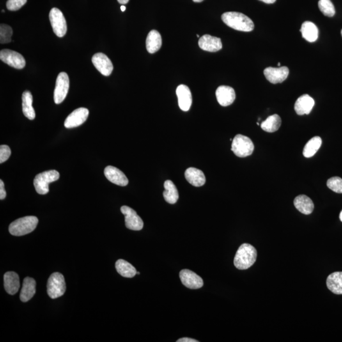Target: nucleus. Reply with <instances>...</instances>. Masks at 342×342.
Wrapping results in <instances>:
<instances>
[{"label":"nucleus","instance_id":"1","mask_svg":"<svg viewBox=\"0 0 342 342\" xmlns=\"http://www.w3.org/2000/svg\"><path fill=\"white\" fill-rule=\"evenodd\" d=\"M221 19L225 24L237 31L250 32L254 29L253 21L247 15L236 11H228L222 15Z\"/></svg>","mask_w":342,"mask_h":342},{"label":"nucleus","instance_id":"2","mask_svg":"<svg viewBox=\"0 0 342 342\" xmlns=\"http://www.w3.org/2000/svg\"><path fill=\"white\" fill-rule=\"evenodd\" d=\"M257 257L258 252L256 249L249 243H243L236 252L234 265L238 270H247L256 263Z\"/></svg>","mask_w":342,"mask_h":342},{"label":"nucleus","instance_id":"3","mask_svg":"<svg viewBox=\"0 0 342 342\" xmlns=\"http://www.w3.org/2000/svg\"><path fill=\"white\" fill-rule=\"evenodd\" d=\"M38 224V219L35 216L19 218L11 222L9 226V232L13 236L26 235L33 232L36 229Z\"/></svg>","mask_w":342,"mask_h":342},{"label":"nucleus","instance_id":"4","mask_svg":"<svg viewBox=\"0 0 342 342\" xmlns=\"http://www.w3.org/2000/svg\"><path fill=\"white\" fill-rule=\"evenodd\" d=\"M60 174L56 170H50L37 174L34 180V188L38 194L45 195L49 192V184L58 180Z\"/></svg>","mask_w":342,"mask_h":342},{"label":"nucleus","instance_id":"5","mask_svg":"<svg viewBox=\"0 0 342 342\" xmlns=\"http://www.w3.org/2000/svg\"><path fill=\"white\" fill-rule=\"evenodd\" d=\"M254 145L252 140L242 135H237L232 142L231 150L239 157H246L253 153Z\"/></svg>","mask_w":342,"mask_h":342},{"label":"nucleus","instance_id":"6","mask_svg":"<svg viewBox=\"0 0 342 342\" xmlns=\"http://www.w3.org/2000/svg\"><path fill=\"white\" fill-rule=\"evenodd\" d=\"M66 284L65 279L61 273H54L48 280L47 293L53 299L62 297L65 293Z\"/></svg>","mask_w":342,"mask_h":342},{"label":"nucleus","instance_id":"7","mask_svg":"<svg viewBox=\"0 0 342 342\" xmlns=\"http://www.w3.org/2000/svg\"><path fill=\"white\" fill-rule=\"evenodd\" d=\"M49 17L54 33L59 38L64 37L67 33L68 26L63 12L59 8H53L50 11Z\"/></svg>","mask_w":342,"mask_h":342},{"label":"nucleus","instance_id":"8","mask_svg":"<svg viewBox=\"0 0 342 342\" xmlns=\"http://www.w3.org/2000/svg\"><path fill=\"white\" fill-rule=\"evenodd\" d=\"M69 89V78L66 72H61L57 77L54 91V102L60 104L66 99Z\"/></svg>","mask_w":342,"mask_h":342},{"label":"nucleus","instance_id":"9","mask_svg":"<svg viewBox=\"0 0 342 342\" xmlns=\"http://www.w3.org/2000/svg\"><path fill=\"white\" fill-rule=\"evenodd\" d=\"M121 211L125 216L126 228L134 231H139L143 229V220L137 214L136 211L126 205L122 206Z\"/></svg>","mask_w":342,"mask_h":342},{"label":"nucleus","instance_id":"10","mask_svg":"<svg viewBox=\"0 0 342 342\" xmlns=\"http://www.w3.org/2000/svg\"><path fill=\"white\" fill-rule=\"evenodd\" d=\"M0 59L8 66L17 69H22L26 66V61L24 57L19 53L13 50H2L0 52Z\"/></svg>","mask_w":342,"mask_h":342},{"label":"nucleus","instance_id":"11","mask_svg":"<svg viewBox=\"0 0 342 342\" xmlns=\"http://www.w3.org/2000/svg\"><path fill=\"white\" fill-rule=\"evenodd\" d=\"M92 63L96 69L105 76H109L114 69L113 64L106 55L97 53L92 57Z\"/></svg>","mask_w":342,"mask_h":342},{"label":"nucleus","instance_id":"12","mask_svg":"<svg viewBox=\"0 0 342 342\" xmlns=\"http://www.w3.org/2000/svg\"><path fill=\"white\" fill-rule=\"evenodd\" d=\"M88 116V109L83 107L79 108L68 115L64 123V126L66 128L78 127L85 123Z\"/></svg>","mask_w":342,"mask_h":342},{"label":"nucleus","instance_id":"13","mask_svg":"<svg viewBox=\"0 0 342 342\" xmlns=\"http://www.w3.org/2000/svg\"><path fill=\"white\" fill-rule=\"evenodd\" d=\"M266 79L271 83H281L285 81L288 76L289 69L287 67H279V68H268L264 71Z\"/></svg>","mask_w":342,"mask_h":342},{"label":"nucleus","instance_id":"14","mask_svg":"<svg viewBox=\"0 0 342 342\" xmlns=\"http://www.w3.org/2000/svg\"><path fill=\"white\" fill-rule=\"evenodd\" d=\"M180 277L181 282L186 287L190 289H199L204 286L203 278L196 273L188 270L181 271Z\"/></svg>","mask_w":342,"mask_h":342},{"label":"nucleus","instance_id":"15","mask_svg":"<svg viewBox=\"0 0 342 342\" xmlns=\"http://www.w3.org/2000/svg\"><path fill=\"white\" fill-rule=\"evenodd\" d=\"M104 174L107 180L114 184L121 186V187H125L129 183L125 174L117 167L112 166L105 167Z\"/></svg>","mask_w":342,"mask_h":342},{"label":"nucleus","instance_id":"16","mask_svg":"<svg viewBox=\"0 0 342 342\" xmlns=\"http://www.w3.org/2000/svg\"><path fill=\"white\" fill-rule=\"evenodd\" d=\"M176 95L180 109L183 111H189L192 103V93L189 88L184 84L180 85L176 89Z\"/></svg>","mask_w":342,"mask_h":342},{"label":"nucleus","instance_id":"17","mask_svg":"<svg viewBox=\"0 0 342 342\" xmlns=\"http://www.w3.org/2000/svg\"><path fill=\"white\" fill-rule=\"evenodd\" d=\"M215 95L218 103L221 106H229L234 102L235 100V91L233 88L228 86H221L217 89Z\"/></svg>","mask_w":342,"mask_h":342},{"label":"nucleus","instance_id":"18","mask_svg":"<svg viewBox=\"0 0 342 342\" xmlns=\"http://www.w3.org/2000/svg\"><path fill=\"white\" fill-rule=\"evenodd\" d=\"M199 45L202 50L206 52H216L222 49L221 39L205 34L200 38Z\"/></svg>","mask_w":342,"mask_h":342},{"label":"nucleus","instance_id":"19","mask_svg":"<svg viewBox=\"0 0 342 342\" xmlns=\"http://www.w3.org/2000/svg\"><path fill=\"white\" fill-rule=\"evenodd\" d=\"M315 104V102L309 95H303L298 98L295 103V111L299 116L309 114Z\"/></svg>","mask_w":342,"mask_h":342},{"label":"nucleus","instance_id":"20","mask_svg":"<svg viewBox=\"0 0 342 342\" xmlns=\"http://www.w3.org/2000/svg\"><path fill=\"white\" fill-rule=\"evenodd\" d=\"M4 287L8 294H16L20 288L19 275L12 272L6 273L4 275Z\"/></svg>","mask_w":342,"mask_h":342},{"label":"nucleus","instance_id":"21","mask_svg":"<svg viewBox=\"0 0 342 342\" xmlns=\"http://www.w3.org/2000/svg\"><path fill=\"white\" fill-rule=\"evenodd\" d=\"M185 175L188 182L194 187H202L205 183V174L201 170L190 167L186 170Z\"/></svg>","mask_w":342,"mask_h":342},{"label":"nucleus","instance_id":"22","mask_svg":"<svg viewBox=\"0 0 342 342\" xmlns=\"http://www.w3.org/2000/svg\"><path fill=\"white\" fill-rule=\"evenodd\" d=\"M36 283L35 280L27 277L23 281L22 288L20 294V300L26 302L31 300L36 293Z\"/></svg>","mask_w":342,"mask_h":342},{"label":"nucleus","instance_id":"23","mask_svg":"<svg viewBox=\"0 0 342 342\" xmlns=\"http://www.w3.org/2000/svg\"><path fill=\"white\" fill-rule=\"evenodd\" d=\"M294 205L299 212L305 215L311 214L314 208L313 202L309 197L304 195L296 197L294 200Z\"/></svg>","mask_w":342,"mask_h":342},{"label":"nucleus","instance_id":"24","mask_svg":"<svg viewBox=\"0 0 342 342\" xmlns=\"http://www.w3.org/2000/svg\"><path fill=\"white\" fill-rule=\"evenodd\" d=\"M162 43L160 34L156 30H151L146 38V50L150 54H155L161 48Z\"/></svg>","mask_w":342,"mask_h":342},{"label":"nucleus","instance_id":"25","mask_svg":"<svg viewBox=\"0 0 342 342\" xmlns=\"http://www.w3.org/2000/svg\"><path fill=\"white\" fill-rule=\"evenodd\" d=\"M300 31L302 33V37L309 42H315L318 40V29L314 23L309 21L303 23Z\"/></svg>","mask_w":342,"mask_h":342},{"label":"nucleus","instance_id":"26","mask_svg":"<svg viewBox=\"0 0 342 342\" xmlns=\"http://www.w3.org/2000/svg\"><path fill=\"white\" fill-rule=\"evenodd\" d=\"M22 111L24 116L29 120L35 119L36 114L33 107V98L30 91H24L22 94Z\"/></svg>","mask_w":342,"mask_h":342},{"label":"nucleus","instance_id":"27","mask_svg":"<svg viewBox=\"0 0 342 342\" xmlns=\"http://www.w3.org/2000/svg\"><path fill=\"white\" fill-rule=\"evenodd\" d=\"M328 288L337 295H342V272L330 274L327 280Z\"/></svg>","mask_w":342,"mask_h":342},{"label":"nucleus","instance_id":"28","mask_svg":"<svg viewBox=\"0 0 342 342\" xmlns=\"http://www.w3.org/2000/svg\"><path fill=\"white\" fill-rule=\"evenodd\" d=\"M116 268L119 274L128 278H132L137 274L136 268L123 259H119L116 262Z\"/></svg>","mask_w":342,"mask_h":342},{"label":"nucleus","instance_id":"29","mask_svg":"<svg viewBox=\"0 0 342 342\" xmlns=\"http://www.w3.org/2000/svg\"><path fill=\"white\" fill-rule=\"evenodd\" d=\"M165 191L163 193V196L167 203L174 204L177 203L179 199L178 189L173 181L167 180L164 183Z\"/></svg>","mask_w":342,"mask_h":342},{"label":"nucleus","instance_id":"30","mask_svg":"<svg viewBox=\"0 0 342 342\" xmlns=\"http://www.w3.org/2000/svg\"><path fill=\"white\" fill-rule=\"evenodd\" d=\"M281 125V118L277 114L269 117L261 124V128L268 133H273L279 130Z\"/></svg>","mask_w":342,"mask_h":342},{"label":"nucleus","instance_id":"31","mask_svg":"<svg viewBox=\"0 0 342 342\" xmlns=\"http://www.w3.org/2000/svg\"><path fill=\"white\" fill-rule=\"evenodd\" d=\"M321 144H322V139L320 137H313L305 144L304 150H303V155L306 158L313 157L320 148Z\"/></svg>","mask_w":342,"mask_h":342},{"label":"nucleus","instance_id":"32","mask_svg":"<svg viewBox=\"0 0 342 342\" xmlns=\"http://www.w3.org/2000/svg\"><path fill=\"white\" fill-rule=\"evenodd\" d=\"M318 6L323 15L327 17H332L335 15V6L330 0H320Z\"/></svg>","mask_w":342,"mask_h":342},{"label":"nucleus","instance_id":"33","mask_svg":"<svg viewBox=\"0 0 342 342\" xmlns=\"http://www.w3.org/2000/svg\"><path fill=\"white\" fill-rule=\"evenodd\" d=\"M13 35V29L8 25H0V43L1 44L10 43L11 36Z\"/></svg>","mask_w":342,"mask_h":342},{"label":"nucleus","instance_id":"34","mask_svg":"<svg viewBox=\"0 0 342 342\" xmlns=\"http://www.w3.org/2000/svg\"><path fill=\"white\" fill-rule=\"evenodd\" d=\"M327 187L337 194H342V179L335 176L327 181Z\"/></svg>","mask_w":342,"mask_h":342},{"label":"nucleus","instance_id":"35","mask_svg":"<svg viewBox=\"0 0 342 342\" xmlns=\"http://www.w3.org/2000/svg\"><path fill=\"white\" fill-rule=\"evenodd\" d=\"M27 3V0H8L6 8L10 11H17Z\"/></svg>","mask_w":342,"mask_h":342},{"label":"nucleus","instance_id":"36","mask_svg":"<svg viewBox=\"0 0 342 342\" xmlns=\"http://www.w3.org/2000/svg\"><path fill=\"white\" fill-rule=\"evenodd\" d=\"M11 155V150L7 145H1L0 146V163L2 164L10 157Z\"/></svg>","mask_w":342,"mask_h":342},{"label":"nucleus","instance_id":"37","mask_svg":"<svg viewBox=\"0 0 342 342\" xmlns=\"http://www.w3.org/2000/svg\"><path fill=\"white\" fill-rule=\"evenodd\" d=\"M6 196V190L4 189L3 181L0 180V199L3 200Z\"/></svg>","mask_w":342,"mask_h":342},{"label":"nucleus","instance_id":"38","mask_svg":"<svg viewBox=\"0 0 342 342\" xmlns=\"http://www.w3.org/2000/svg\"><path fill=\"white\" fill-rule=\"evenodd\" d=\"M177 342H199V341L190 338H182L178 340Z\"/></svg>","mask_w":342,"mask_h":342},{"label":"nucleus","instance_id":"39","mask_svg":"<svg viewBox=\"0 0 342 342\" xmlns=\"http://www.w3.org/2000/svg\"><path fill=\"white\" fill-rule=\"evenodd\" d=\"M259 1H263L265 3L272 4L274 3L276 0H259Z\"/></svg>","mask_w":342,"mask_h":342},{"label":"nucleus","instance_id":"40","mask_svg":"<svg viewBox=\"0 0 342 342\" xmlns=\"http://www.w3.org/2000/svg\"><path fill=\"white\" fill-rule=\"evenodd\" d=\"M119 3L122 4H127L130 0H118Z\"/></svg>","mask_w":342,"mask_h":342},{"label":"nucleus","instance_id":"41","mask_svg":"<svg viewBox=\"0 0 342 342\" xmlns=\"http://www.w3.org/2000/svg\"><path fill=\"white\" fill-rule=\"evenodd\" d=\"M121 9L122 11H125L126 10V6L122 5L121 6Z\"/></svg>","mask_w":342,"mask_h":342},{"label":"nucleus","instance_id":"42","mask_svg":"<svg viewBox=\"0 0 342 342\" xmlns=\"http://www.w3.org/2000/svg\"><path fill=\"white\" fill-rule=\"evenodd\" d=\"M195 3H200V2L203 1L204 0H193Z\"/></svg>","mask_w":342,"mask_h":342},{"label":"nucleus","instance_id":"43","mask_svg":"<svg viewBox=\"0 0 342 342\" xmlns=\"http://www.w3.org/2000/svg\"><path fill=\"white\" fill-rule=\"evenodd\" d=\"M340 219H341V221L342 222V210L341 213H340Z\"/></svg>","mask_w":342,"mask_h":342},{"label":"nucleus","instance_id":"44","mask_svg":"<svg viewBox=\"0 0 342 342\" xmlns=\"http://www.w3.org/2000/svg\"><path fill=\"white\" fill-rule=\"evenodd\" d=\"M277 66H278V67H280L281 66V64H280V63H278V64H277Z\"/></svg>","mask_w":342,"mask_h":342},{"label":"nucleus","instance_id":"45","mask_svg":"<svg viewBox=\"0 0 342 342\" xmlns=\"http://www.w3.org/2000/svg\"><path fill=\"white\" fill-rule=\"evenodd\" d=\"M197 37L199 38V34H197Z\"/></svg>","mask_w":342,"mask_h":342},{"label":"nucleus","instance_id":"46","mask_svg":"<svg viewBox=\"0 0 342 342\" xmlns=\"http://www.w3.org/2000/svg\"><path fill=\"white\" fill-rule=\"evenodd\" d=\"M140 273L139 272H137V274H139Z\"/></svg>","mask_w":342,"mask_h":342},{"label":"nucleus","instance_id":"47","mask_svg":"<svg viewBox=\"0 0 342 342\" xmlns=\"http://www.w3.org/2000/svg\"><path fill=\"white\" fill-rule=\"evenodd\" d=\"M341 34H342V31H341Z\"/></svg>","mask_w":342,"mask_h":342}]
</instances>
